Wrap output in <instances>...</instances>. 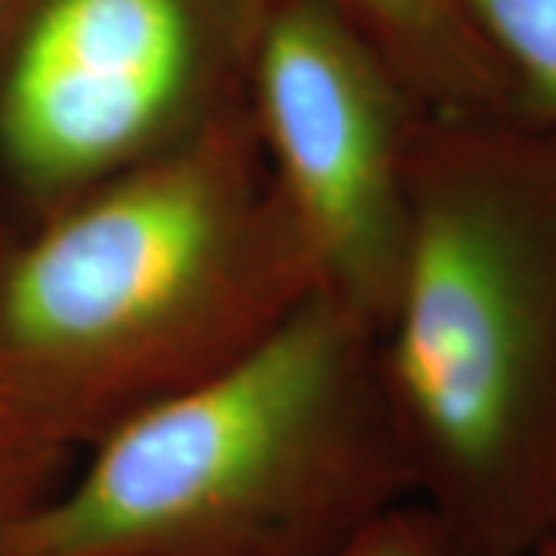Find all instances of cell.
Listing matches in <instances>:
<instances>
[{
    "mask_svg": "<svg viewBox=\"0 0 556 556\" xmlns=\"http://www.w3.org/2000/svg\"><path fill=\"white\" fill-rule=\"evenodd\" d=\"M318 298L248 112L0 236V402L78 455Z\"/></svg>",
    "mask_w": 556,
    "mask_h": 556,
    "instance_id": "cell-1",
    "label": "cell"
},
{
    "mask_svg": "<svg viewBox=\"0 0 556 556\" xmlns=\"http://www.w3.org/2000/svg\"><path fill=\"white\" fill-rule=\"evenodd\" d=\"M412 495L479 556L556 532V127L424 115L375 334Z\"/></svg>",
    "mask_w": 556,
    "mask_h": 556,
    "instance_id": "cell-2",
    "label": "cell"
},
{
    "mask_svg": "<svg viewBox=\"0 0 556 556\" xmlns=\"http://www.w3.org/2000/svg\"><path fill=\"white\" fill-rule=\"evenodd\" d=\"M405 501L375 331L313 298L78 452L0 556H334Z\"/></svg>",
    "mask_w": 556,
    "mask_h": 556,
    "instance_id": "cell-3",
    "label": "cell"
},
{
    "mask_svg": "<svg viewBox=\"0 0 556 556\" xmlns=\"http://www.w3.org/2000/svg\"><path fill=\"white\" fill-rule=\"evenodd\" d=\"M269 0H0L13 226L244 109Z\"/></svg>",
    "mask_w": 556,
    "mask_h": 556,
    "instance_id": "cell-4",
    "label": "cell"
},
{
    "mask_svg": "<svg viewBox=\"0 0 556 556\" xmlns=\"http://www.w3.org/2000/svg\"><path fill=\"white\" fill-rule=\"evenodd\" d=\"M244 112L309 251L318 298L378 334L396 294L427 112L325 0H269Z\"/></svg>",
    "mask_w": 556,
    "mask_h": 556,
    "instance_id": "cell-5",
    "label": "cell"
},
{
    "mask_svg": "<svg viewBox=\"0 0 556 556\" xmlns=\"http://www.w3.org/2000/svg\"><path fill=\"white\" fill-rule=\"evenodd\" d=\"M427 115H514L510 84L457 0H325Z\"/></svg>",
    "mask_w": 556,
    "mask_h": 556,
    "instance_id": "cell-6",
    "label": "cell"
},
{
    "mask_svg": "<svg viewBox=\"0 0 556 556\" xmlns=\"http://www.w3.org/2000/svg\"><path fill=\"white\" fill-rule=\"evenodd\" d=\"M501 65L514 118L556 127V0H457Z\"/></svg>",
    "mask_w": 556,
    "mask_h": 556,
    "instance_id": "cell-7",
    "label": "cell"
},
{
    "mask_svg": "<svg viewBox=\"0 0 556 556\" xmlns=\"http://www.w3.org/2000/svg\"><path fill=\"white\" fill-rule=\"evenodd\" d=\"M75 457L38 437L0 402V547L43 497L53 495Z\"/></svg>",
    "mask_w": 556,
    "mask_h": 556,
    "instance_id": "cell-8",
    "label": "cell"
},
{
    "mask_svg": "<svg viewBox=\"0 0 556 556\" xmlns=\"http://www.w3.org/2000/svg\"><path fill=\"white\" fill-rule=\"evenodd\" d=\"M334 556H479L464 547L420 501H405L365 526Z\"/></svg>",
    "mask_w": 556,
    "mask_h": 556,
    "instance_id": "cell-9",
    "label": "cell"
},
{
    "mask_svg": "<svg viewBox=\"0 0 556 556\" xmlns=\"http://www.w3.org/2000/svg\"><path fill=\"white\" fill-rule=\"evenodd\" d=\"M535 556H556V532L551 538H547V541H544L541 547H538Z\"/></svg>",
    "mask_w": 556,
    "mask_h": 556,
    "instance_id": "cell-10",
    "label": "cell"
}]
</instances>
